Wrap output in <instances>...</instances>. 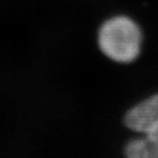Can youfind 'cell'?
<instances>
[{"label": "cell", "instance_id": "1", "mask_svg": "<svg viewBox=\"0 0 158 158\" xmlns=\"http://www.w3.org/2000/svg\"><path fill=\"white\" fill-rule=\"evenodd\" d=\"M142 44V33L134 21L116 17L103 25L99 34V45L105 55L115 62L129 63L137 59Z\"/></svg>", "mask_w": 158, "mask_h": 158}, {"label": "cell", "instance_id": "2", "mask_svg": "<svg viewBox=\"0 0 158 158\" xmlns=\"http://www.w3.org/2000/svg\"><path fill=\"white\" fill-rule=\"evenodd\" d=\"M125 123L135 131L158 137V94L129 110L125 116Z\"/></svg>", "mask_w": 158, "mask_h": 158}, {"label": "cell", "instance_id": "3", "mask_svg": "<svg viewBox=\"0 0 158 158\" xmlns=\"http://www.w3.org/2000/svg\"><path fill=\"white\" fill-rule=\"evenodd\" d=\"M125 154L131 158H158V137L144 135L135 139L126 145Z\"/></svg>", "mask_w": 158, "mask_h": 158}]
</instances>
